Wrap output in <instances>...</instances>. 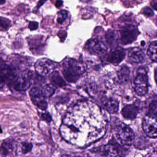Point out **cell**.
<instances>
[{
	"mask_svg": "<svg viewBox=\"0 0 157 157\" xmlns=\"http://www.w3.org/2000/svg\"><path fill=\"white\" fill-rule=\"evenodd\" d=\"M138 110L137 107L133 105L125 106L122 111V114L126 119L133 120L136 117Z\"/></svg>",
	"mask_w": 157,
	"mask_h": 157,
	"instance_id": "cell-14",
	"label": "cell"
},
{
	"mask_svg": "<svg viewBox=\"0 0 157 157\" xmlns=\"http://www.w3.org/2000/svg\"><path fill=\"white\" fill-rule=\"evenodd\" d=\"M94 151L100 157H116L119 155V149L113 144L101 146L94 149Z\"/></svg>",
	"mask_w": 157,
	"mask_h": 157,
	"instance_id": "cell-8",
	"label": "cell"
},
{
	"mask_svg": "<svg viewBox=\"0 0 157 157\" xmlns=\"http://www.w3.org/2000/svg\"><path fill=\"white\" fill-rule=\"evenodd\" d=\"M105 38L106 43L111 48L116 46L118 44V36L114 31L109 30L105 34Z\"/></svg>",
	"mask_w": 157,
	"mask_h": 157,
	"instance_id": "cell-16",
	"label": "cell"
},
{
	"mask_svg": "<svg viewBox=\"0 0 157 157\" xmlns=\"http://www.w3.org/2000/svg\"><path fill=\"white\" fill-rule=\"evenodd\" d=\"M13 147L12 144L9 142H4L0 147V152L4 156L10 155L13 151Z\"/></svg>",
	"mask_w": 157,
	"mask_h": 157,
	"instance_id": "cell-21",
	"label": "cell"
},
{
	"mask_svg": "<svg viewBox=\"0 0 157 157\" xmlns=\"http://www.w3.org/2000/svg\"><path fill=\"white\" fill-rule=\"evenodd\" d=\"M35 67L37 74L44 77L50 73L56 68V65L49 59H41L36 63Z\"/></svg>",
	"mask_w": 157,
	"mask_h": 157,
	"instance_id": "cell-6",
	"label": "cell"
},
{
	"mask_svg": "<svg viewBox=\"0 0 157 157\" xmlns=\"http://www.w3.org/2000/svg\"><path fill=\"white\" fill-rule=\"evenodd\" d=\"M102 103L105 109L111 113H116L118 111L119 104L113 98L104 97L102 100Z\"/></svg>",
	"mask_w": 157,
	"mask_h": 157,
	"instance_id": "cell-13",
	"label": "cell"
},
{
	"mask_svg": "<svg viewBox=\"0 0 157 157\" xmlns=\"http://www.w3.org/2000/svg\"><path fill=\"white\" fill-rule=\"evenodd\" d=\"M56 89V88L53 84H47L43 87L41 90L42 95L44 97H51L55 93Z\"/></svg>",
	"mask_w": 157,
	"mask_h": 157,
	"instance_id": "cell-20",
	"label": "cell"
},
{
	"mask_svg": "<svg viewBox=\"0 0 157 157\" xmlns=\"http://www.w3.org/2000/svg\"><path fill=\"white\" fill-rule=\"evenodd\" d=\"M135 92L139 96H144L148 90V76L146 69L140 67L137 71V76L135 81Z\"/></svg>",
	"mask_w": 157,
	"mask_h": 157,
	"instance_id": "cell-2",
	"label": "cell"
},
{
	"mask_svg": "<svg viewBox=\"0 0 157 157\" xmlns=\"http://www.w3.org/2000/svg\"><path fill=\"white\" fill-rule=\"evenodd\" d=\"M62 3H63L62 1H57L56 3V6L57 8H59L62 5Z\"/></svg>",
	"mask_w": 157,
	"mask_h": 157,
	"instance_id": "cell-32",
	"label": "cell"
},
{
	"mask_svg": "<svg viewBox=\"0 0 157 157\" xmlns=\"http://www.w3.org/2000/svg\"><path fill=\"white\" fill-rule=\"evenodd\" d=\"M125 56V51L122 48L118 47L110 53L107 60L112 64L117 65L123 61Z\"/></svg>",
	"mask_w": 157,
	"mask_h": 157,
	"instance_id": "cell-11",
	"label": "cell"
},
{
	"mask_svg": "<svg viewBox=\"0 0 157 157\" xmlns=\"http://www.w3.org/2000/svg\"><path fill=\"white\" fill-rule=\"evenodd\" d=\"M117 75L118 79L121 83H127L129 80L130 75L129 69L127 66H122L117 71Z\"/></svg>",
	"mask_w": 157,
	"mask_h": 157,
	"instance_id": "cell-15",
	"label": "cell"
},
{
	"mask_svg": "<svg viewBox=\"0 0 157 157\" xmlns=\"http://www.w3.org/2000/svg\"><path fill=\"white\" fill-rule=\"evenodd\" d=\"M49 79L52 82V84L56 87V86L61 87L66 84L65 81L57 71L52 72L49 76Z\"/></svg>",
	"mask_w": 157,
	"mask_h": 157,
	"instance_id": "cell-17",
	"label": "cell"
},
{
	"mask_svg": "<svg viewBox=\"0 0 157 157\" xmlns=\"http://www.w3.org/2000/svg\"><path fill=\"white\" fill-rule=\"evenodd\" d=\"M7 82L8 80L5 74L2 71H0V90L3 88Z\"/></svg>",
	"mask_w": 157,
	"mask_h": 157,
	"instance_id": "cell-27",
	"label": "cell"
},
{
	"mask_svg": "<svg viewBox=\"0 0 157 157\" xmlns=\"http://www.w3.org/2000/svg\"><path fill=\"white\" fill-rule=\"evenodd\" d=\"M155 81H157V76H156V75H157V70H155Z\"/></svg>",
	"mask_w": 157,
	"mask_h": 157,
	"instance_id": "cell-34",
	"label": "cell"
},
{
	"mask_svg": "<svg viewBox=\"0 0 157 157\" xmlns=\"http://www.w3.org/2000/svg\"><path fill=\"white\" fill-rule=\"evenodd\" d=\"M157 103L156 100L153 101L149 105L148 113L147 115L157 119Z\"/></svg>",
	"mask_w": 157,
	"mask_h": 157,
	"instance_id": "cell-22",
	"label": "cell"
},
{
	"mask_svg": "<svg viewBox=\"0 0 157 157\" xmlns=\"http://www.w3.org/2000/svg\"><path fill=\"white\" fill-rule=\"evenodd\" d=\"M87 69V65L82 61L69 59L63 64V73L67 80L76 81Z\"/></svg>",
	"mask_w": 157,
	"mask_h": 157,
	"instance_id": "cell-1",
	"label": "cell"
},
{
	"mask_svg": "<svg viewBox=\"0 0 157 157\" xmlns=\"http://www.w3.org/2000/svg\"><path fill=\"white\" fill-rule=\"evenodd\" d=\"M67 17V11H60L58 13V15L57 21L59 23L62 24Z\"/></svg>",
	"mask_w": 157,
	"mask_h": 157,
	"instance_id": "cell-25",
	"label": "cell"
},
{
	"mask_svg": "<svg viewBox=\"0 0 157 157\" xmlns=\"http://www.w3.org/2000/svg\"><path fill=\"white\" fill-rule=\"evenodd\" d=\"M147 54L152 61L157 62V41L151 43L149 46Z\"/></svg>",
	"mask_w": 157,
	"mask_h": 157,
	"instance_id": "cell-19",
	"label": "cell"
},
{
	"mask_svg": "<svg viewBox=\"0 0 157 157\" xmlns=\"http://www.w3.org/2000/svg\"><path fill=\"white\" fill-rule=\"evenodd\" d=\"M115 132L117 139L124 145H130L135 139L133 130L124 123L116 126Z\"/></svg>",
	"mask_w": 157,
	"mask_h": 157,
	"instance_id": "cell-3",
	"label": "cell"
},
{
	"mask_svg": "<svg viewBox=\"0 0 157 157\" xmlns=\"http://www.w3.org/2000/svg\"><path fill=\"white\" fill-rule=\"evenodd\" d=\"M33 75L31 71H25L21 75H17L12 82L14 89L19 91L27 90L31 86Z\"/></svg>",
	"mask_w": 157,
	"mask_h": 157,
	"instance_id": "cell-4",
	"label": "cell"
},
{
	"mask_svg": "<svg viewBox=\"0 0 157 157\" xmlns=\"http://www.w3.org/2000/svg\"><path fill=\"white\" fill-rule=\"evenodd\" d=\"M33 103L42 110H45L48 108V103L44 99L43 95L36 97H32Z\"/></svg>",
	"mask_w": 157,
	"mask_h": 157,
	"instance_id": "cell-18",
	"label": "cell"
},
{
	"mask_svg": "<svg viewBox=\"0 0 157 157\" xmlns=\"http://www.w3.org/2000/svg\"><path fill=\"white\" fill-rule=\"evenodd\" d=\"M61 157H71L70 155H63V156H62ZM80 157V156H78V157Z\"/></svg>",
	"mask_w": 157,
	"mask_h": 157,
	"instance_id": "cell-33",
	"label": "cell"
},
{
	"mask_svg": "<svg viewBox=\"0 0 157 157\" xmlns=\"http://www.w3.org/2000/svg\"><path fill=\"white\" fill-rule=\"evenodd\" d=\"M42 118H43L44 120L47 121V122H48V123H49V122L52 121V117H51L50 114L48 113V112L42 114Z\"/></svg>",
	"mask_w": 157,
	"mask_h": 157,
	"instance_id": "cell-29",
	"label": "cell"
},
{
	"mask_svg": "<svg viewBox=\"0 0 157 157\" xmlns=\"http://www.w3.org/2000/svg\"><path fill=\"white\" fill-rule=\"evenodd\" d=\"M33 147L32 143L28 142H23L22 143L21 150L23 153L26 154L31 151Z\"/></svg>",
	"mask_w": 157,
	"mask_h": 157,
	"instance_id": "cell-24",
	"label": "cell"
},
{
	"mask_svg": "<svg viewBox=\"0 0 157 157\" xmlns=\"http://www.w3.org/2000/svg\"><path fill=\"white\" fill-rule=\"evenodd\" d=\"M7 66L5 61L3 60L2 59L0 58V71H2L6 68Z\"/></svg>",
	"mask_w": 157,
	"mask_h": 157,
	"instance_id": "cell-31",
	"label": "cell"
},
{
	"mask_svg": "<svg viewBox=\"0 0 157 157\" xmlns=\"http://www.w3.org/2000/svg\"><path fill=\"white\" fill-rule=\"evenodd\" d=\"M87 46L88 49L97 55H103L107 51V48L105 45L96 38L91 39L88 41Z\"/></svg>",
	"mask_w": 157,
	"mask_h": 157,
	"instance_id": "cell-9",
	"label": "cell"
},
{
	"mask_svg": "<svg viewBox=\"0 0 157 157\" xmlns=\"http://www.w3.org/2000/svg\"><path fill=\"white\" fill-rule=\"evenodd\" d=\"M142 13L147 17H151L154 15V13L151 9L149 7H145L142 10Z\"/></svg>",
	"mask_w": 157,
	"mask_h": 157,
	"instance_id": "cell-28",
	"label": "cell"
},
{
	"mask_svg": "<svg viewBox=\"0 0 157 157\" xmlns=\"http://www.w3.org/2000/svg\"><path fill=\"white\" fill-rule=\"evenodd\" d=\"M145 58V54L141 48H133L128 51V58L132 63H139L142 62Z\"/></svg>",
	"mask_w": 157,
	"mask_h": 157,
	"instance_id": "cell-12",
	"label": "cell"
},
{
	"mask_svg": "<svg viewBox=\"0 0 157 157\" xmlns=\"http://www.w3.org/2000/svg\"><path fill=\"white\" fill-rule=\"evenodd\" d=\"M5 1H0V4H2L3 3H5Z\"/></svg>",
	"mask_w": 157,
	"mask_h": 157,
	"instance_id": "cell-35",
	"label": "cell"
},
{
	"mask_svg": "<svg viewBox=\"0 0 157 157\" xmlns=\"http://www.w3.org/2000/svg\"><path fill=\"white\" fill-rule=\"evenodd\" d=\"M10 25V20L6 18H0V30L4 31L8 30Z\"/></svg>",
	"mask_w": 157,
	"mask_h": 157,
	"instance_id": "cell-23",
	"label": "cell"
},
{
	"mask_svg": "<svg viewBox=\"0 0 157 157\" xmlns=\"http://www.w3.org/2000/svg\"><path fill=\"white\" fill-rule=\"evenodd\" d=\"M138 32L136 27L132 25H128L122 27L120 30L121 41L124 45L132 43L136 39Z\"/></svg>",
	"mask_w": 157,
	"mask_h": 157,
	"instance_id": "cell-5",
	"label": "cell"
},
{
	"mask_svg": "<svg viewBox=\"0 0 157 157\" xmlns=\"http://www.w3.org/2000/svg\"><path fill=\"white\" fill-rule=\"evenodd\" d=\"M30 95L31 97H36L42 95L41 90L37 87H34L31 90Z\"/></svg>",
	"mask_w": 157,
	"mask_h": 157,
	"instance_id": "cell-26",
	"label": "cell"
},
{
	"mask_svg": "<svg viewBox=\"0 0 157 157\" xmlns=\"http://www.w3.org/2000/svg\"><path fill=\"white\" fill-rule=\"evenodd\" d=\"M157 119L147 115L142 122V127L145 134L151 138H156L157 133Z\"/></svg>",
	"mask_w": 157,
	"mask_h": 157,
	"instance_id": "cell-7",
	"label": "cell"
},
{
	"mask_svg": "<svg viewBox=\"0 0 157 157\" xmlns=\"http://www.w3.org/2000/svg\"><path fill=\"white\" fill-rule=\"evenodd\" d=\"M9 60L11 63V66L15 69H25L29 66V62L26 57L19 55H12L10 57Z\"/></svg>",
	"mask_w": 157,
	"mask_h": 157,
	"instance_id": "cell-10",
	"label": "cell"
},
{
	"mask_svg": "<svg viewBox=\"0 0 157 157\" xmlns=\"http://www.w3.org/2000/svg\"><path fill=\"white\" fill-rule=\"evenodd\" d=\"M38 23L36 22H31L29 24V28L32 31L36 30L38 28Z\"/></svg>",
	"mask_w": 157,
	"mask_h": 157,
	"instance_id": "cell-30",
	"label": "cell"
}]
</instances>
